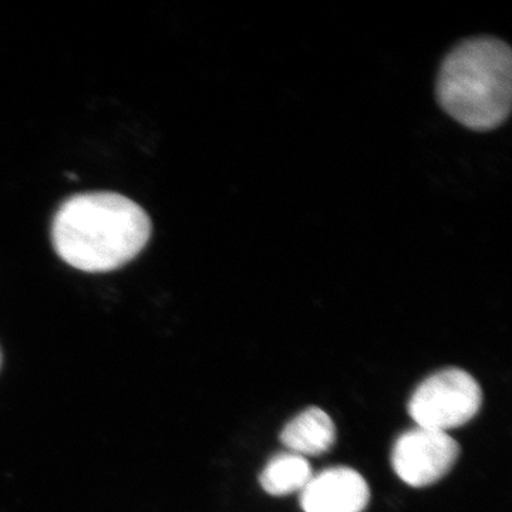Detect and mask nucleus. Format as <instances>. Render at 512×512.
Segmentation results:
<instances>
[{"label":"nucleus","instance_id":"39448f33","mask_svg":"<svg viewBox=\"0 0 512 512\" xmlns=\"http://www.w3.org/2000/svg\"><path fill=\"white\" fill-rule=\"evenodd\" d=\"M370 488L365 478L349 467H333L313 476L301 491L305 512H363Z\"/></svg>","mask_w":512,"mask_h":512},{"label":"nucleus","instance_id":"7ed1b4c3","mask_svg":"<svg viewBox=\"0 0 512 512\" xmlns=\"http://www.w3.org/2000/svg\"><path fill=\"white\" fill-rule=\"evenodd\" d=\"M483 392L466 370H440L414 390L409 414L417 426L446 431L464 426L480 412Z\"/></svg>","mask_w":512,"mask_h":512},{"label":"nucleus","instance_id":"423d86ee","mask_svg":"<svg viewBox=\"0 0 512 512\" xmlns=\"http://www.w3.org/2000/svg\"><path fill=\"white\" fill-rule=\"evenodd\" d=\"M281 441L298 456H322L335 444L336 426L325 410L309 407L286 424Z\"/></svg>","mask_w":512,"mask_h":512},{"label":"nucleus","instance_id":"0eeeda50","mask_svg":"<svg viewBox=\"0 0 512 512\" xmlns=\"http://www.w3.org/2000/svg\"><path fill=\"white\" fill-rule=\"evenodd\" d=\"M312 477L309 461L289 451L269 460L259 477V483L266 493L282 497L302 491Z\"/></svg>","mask_w":512,"mask_h":512},{"label":"nucleus","instance_id":"f03ea898","mask_svg":"<svg viewBox=\"0 0 512 512\" xmlns=\"http://www.w3.org/2000/svg\"><path fill=\"white\" fill-rule=\"evenodd\" d=\"M436 96L448 116L470 130H495L511 113L512 53L493 36L464 39L444 57Z\"/></svg>","mask_w":512,"mask_h":512},{"label":"nucleus","instance_id":"20e7f679","mask_svg":"<svg viewBox=\"0 0 512 512\" xmlns=\"http://www.w3.org/2000/svg\"><path fill=\"white\" fill-rule=\"evenodd\" d=\"M458 456L460 446L446 431L417 426L394 443L392 466L403 483L423 488L447 476Z\"/></svg>","mask_w":512,"mask_h":512},{"label":"nucleus","instance_id":"f257e3e1","mask_svg":"<svg viewBox=\"0 0 512 512\" xmlns=\"http://www.w3.org/2000/svg\"><path fill=\"white\" fill-rule=\"evenodd\" d=\"M150 217L119 192H83L63 202L52 224L56 254L83 272L116 271L148 244Z\"/></svg>","mask_w":512,"mask_h":512}]
</instances>
